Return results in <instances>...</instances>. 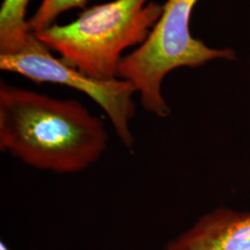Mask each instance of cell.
I'll return each mask as SVG.
<instances>
[{
    "instance_id": "1",
    "label": "cell",
    "mask_w": 250,
    "mask_h": 250,
    "mask_svg": "<svg viewBox=\"0 0 250 250\" xmlns=\"http://www.w3.org/2000/svg\"><path fill=\"white\" fill-rule=\"evenodd\" d=\"M102 118L76 99H61L0 82V150L36 170L74 174L107 151Z\"/></svg>"
},
{
    "instance_id": "2",
    "label": "cell",
    "mask_w": 250,
    "mask_h": 250,
    "mask_svg": "<svg viewBox=\"0 0 250 250\" xmlns=\"http://www.w3.org/2000/svg\"><path fill=\"white\" fill-rule=\"evenodd\" d=\"M163 5L147 0H112L83 10L72 22L33 34L63 62L101 80L118 78L127 48L140 46L161 18Z\"/></svg>"
},
{
    "instance_id": "3",
    "label": "cell",
    "mask_w": 250,
    "mask_h": 250,
    "mask_svg": "<svg viewBox=\"0 0 250 250\" xmlns=\"http://www.w3.org/2000/svg\"><path fill=\"white\" fill-rule=\"evenodd\" d=\"M198 0H167L161 18L143 45L124 56L118 78L134 84L144 109L154 116H170V107L162 94L165 77L182 67L197 68L216 60L233 61L231 48H211L190 31L193 9Z\"/></svg>"
},
{
    "instance_id": "4",
    "label": "cell",
    "mask_w": 250,
    "mask_h": 250,
    "mask_svg": "<svg viewBox=\"0 0 250 250\" xmlns=\"http://www.w3.org/2000/svg\"><path fill=\"white\" fill-rule=\"evenodd\" d=\"M50 51L31 34L27 45L19 52L0 54V70L17 73L36 83H57L84 94L102 108L120 142L131 149L134 144L131 124L136 113L134 84L121 78L91 77L54 57Z\"/></svg>"
},
{
    "instance_id": "5",
    "label": "cell",
    "mask_w": 250,
    "mask_h": 250,
    "mask_svg": "<svg viewBox=\"0 0 250 250\" xmlns=\"http://www.w3.org/2000/svg\"><path fill=\"white\" fill-rule=\"evenodd\" d=\"M163 250H250V212L215 208L167 242Z\"/></svg>"
},
{
    "instance_id": "6",
    "label": "cell",
    "mask_w": 250,
    "mask_h": 250,
    "mask_svg": "<svg viewBox=\"0 0 250 250\" xmlns=\"http://www.w3.org/2000/svg\"><path fill=\"white\" fill-rule=\"evenodd\" d=\"M31 0H4L0 9V54L19 52L31 33L26 13Z\"/></svg>"
},
{
    "instance_id": "7",
    "label": "cell",
    "mask_w": 250,
    "mask_h": 250,
    "mask_svg": "<svg viewBox=\"0 0 250 250\" xmlns=\"http://www.w3.org/2000/svg\"><path fill=\"white\" fill-rule=\"evenodd\" d=\"M88 0H42L35 14L28 20L31 34L41 32L56 23L58 17L72 9H85Z\"/></svg>"
},
{
    "instance_id": "8",
    "label": "cell",
    "mask_w": 250,
    "mask_h": 250,
    "mask_svg": "<svg viewBox=\"0 0 250 250\" xmlns=\"http://www.w3.org/2000/svg\"><path fill=\"white\" fill-rule=\"evenodd\" d=\"M0 250H10L8 246L3 241L0 242Z\"/></svg>"
}]
</instances>
